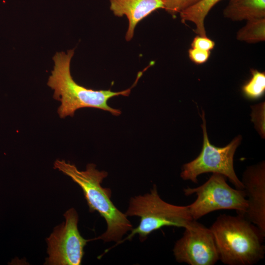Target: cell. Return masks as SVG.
<instances>
[{
    "mask_svg": "<svg viewBox=\"0 0 265 265\" xmlns=\"http://www.w3.org/2000/svg\"><path fill=\"white\" fill-rule=\"evenodd\" d=\"M201 0H164V9L174 17Z\"/></svg>",
    "mask_w": 265,
    "mask_h": 265,
    "instance_id": "obj_15",
    "label": "cell"
},
{
    "mask_svg": "<svg viewBox=\"0 0 265 265\" xmlns=\"http://www.w3.org/2000/svg\"><path fill=\"white\" fill-rule=\"evenodd\" d=\"M241 183L247 197L244 216L256 226L265 236V165L262 162L248 167Z\"/></svg>",
    "mask_w": 265,
    "mask_h": 265,
    "instance_id": "obj_9",
    "label": "cell"
},
{
    "mask_svg": "<svg viewBox=\"0 0 265 265\" xmlns=\"http://www.w3.org/2000/svg\"><path fill=\"white\" fill-rule=\"evenodd\" d=\"M110 9L117 17L126 16L128 27L126 41L133 37L137 25L143 19L159 9H164V0H109Z\"/></svg>",
    "mask_w": 265,
    "mask_h": 265,
    "instance_id": "obj_10",
    "label": "cell"
},
{
    "mask_svg": "<svg viewBox=\"0 0 265 265\" xmlns=\"http://www.w3.org/2000/svg\"><path fill=\"white\" fill-rule=\"evenodd\" d=\"M221 0H201L194 5L180 12L181 21H189L195 26V32L201 36H207L205 19L211 9Z\"/></svg>",
    "mask_w": 265,
    "mask_h": 265,
    "instance_id": "obj_12",
    "label": "cell"
},
{
    "mask_svg": "<svg viewBox=\"0 0 265 265\" xmlns=\"http://www.w3.org/2000/svg\"><path fill=\"white\" fill-rule=\"evenodd\" d=\"M189 59L196 64H202L209 59L211 52L196 48H190L188 51Z\"/></svg>",
    "mask_w": 265,
    "mask_h": 265,
    "instance_id": "obj_16",
    "label": "cell"
},
{
    "mask_svg": "<svg viewBox=\"0 0 265 265\" xmlns=\"http://www.w3.org/2000/svg\"><path fill=\"white\" fill-rule=\"evenodd\" d=\"M176 242L173 254L177 262L189 265H213L219 260L213 235L210 230L193 220Z\"/></svg>",
    "mask_w": 265,
    "mask_h": 265,
    "instance_id": "obj_8",
    "label": "cell"
},
{
    "mask_svg": "<svg viewBox=\"0 0 265 265\" xmlns=\"http://www.w3.org/2000/svg\"><path fill=\"white\" fill-rule=\"evenodd\" d=\"M236 38L248 43L265 41V18L247 21L245 25L237 32Z\"/></svg>",
    "mask_w": 265,
    "mask_h": 265,
    "instance_id": "obj_13",
    "label": "cell"
},
{
    "mask_svg": "<svg viewBox=\"0 0 265 265\" xmlns=\"http://www.w3.org/2000/svg\"><path fill=\"white\" fill-rule=\"evenodd\" d=\"M223 14L233 21L265 18V0H230Z\"/></svg>",
    "mask_w": 265,
    "mask_h": 265,
    "instance_id": "obj_11",
    "label": "cell"
},
{
    "mask_svg": "<svg viewBox=\"0 0 265 265\" xmlns=\"http://www.w3.org/2000/svg\"><path fill=\"white\" fill-rule=\"evenodd\" d=\"M252 77L242 86L245 97L250 100L262 97L265 92V73L256 69H251Z\"/></svg>",
    "mask_w": 265,
    "mask_h": 265,
    "instance_id": "obj_14",
    "label": "cell"
},
{
    "mask_svg": "<svg viewBox=\"0 0 265 265\" xmlns=\"http://www.w3.org/2000/svg\"><path fill=\"white\" fill-rule=\"evenodd\" d=\"M54 168L69 177L80 186L89 212H97L106 220V231L95 239L117 243L124 235L132 229L127 216L111 202L110 189L101 186L103 180L107 176L106 172L99 171L93 163L87 164L85 170L80 171L74 164L58 159L54 162Z\"/></svg>",
    "mask_w": 265,
    "mask_h": 265,
    "instance_id": "obj_2",
    "label": "cell"
},
{
    "mask_svg": "<svg viewBox=\"0 0 265 265\" xmlns=\"http://www.w3.org/2000/svg\"><path fill=\"white\" fill-rule=\"evenodd\" d=\"M210 229L224 264L253 265L264 258L265 236L244 215L220 214Z\"/></svg>",
    "mask_w": 265,
    "mask_h": 265,
    "instance_id": "obj_3",
    "label": "cell"
},
{
    "mask_svg": "<svg viewBox=\"0 0 265 265\" xmlns=\"http://www.w3.org/2000/svg\"><path fill=\"white\" fill-rule=\"evenodd\" d=\"M214 46L215 42L213 40L207 36H201L199 35L193 38L191 43V48L205 51H210Z\"/></svg>",
    "mask_w": 265,
    "mask_h": 265,
    "instance_id": "obj_17",
    "label": "cell"
},
{
    "mask_svg": "<svg viewBox=\"0 0 265 265\" xmlns=\"http://www.w3.org/2000/svg\"><path fill=\"white\" fill-rule=\"evenodd\" d=\"M201 127L203 131V144L199 156L193 160L183 165L181 177L185 181L197 183L199 175L206 173H219L227 178L236 188L243 189L241 181L234 168V156L239 145L241 137L238 136L223 147L212 145L207 134L205 113L203 111Z\"/></svg>",
    "mask_w": 265,
    "mask_h": 265,
    "instance_id": "obj_6",
    "label": "cell"
},
{
    "mask_svg": "<svg viewBox=\"0 0 265 265\" xmlns=\"http://www.w3.org/2000/svg\"><path fill=\"white\" fill-rule=\"evenodd\" d=\"M65 221L55 227L46 239L49 265H80L84 255V247L89 240L84 238L78 227L79 216L74 208L64 214Z\"/></svg>",
    "mask_w": 265,
    "mask_h": 265,
    "instance_id": "obj_7",
    "label": "cell"
},
{
    "mask_svg": "<svg viewBox=\"0 0 265 265\" xmlns=\"http://www.w3.org/2000/svg\"><path fill=\"white\" fill-rule=\"evenodd\" d=\"M125 214L139 217L140 223L118 244L131 240L135 234L138 235L141 241H144L152 232L164 226L185 228L194 220L187 206L175 205L163 200L159 195L156 185L149 193L132 197Z\"/></svg>",
    "mask_w": 265,
    "mask_h": 265,
    "instance_id": "obj_4",
    "label": "cell"
},
{
    "mask_svg": "<svg viewBox=\"0 0 265 265\" xmlns=\"http://www.w3.org/2000/svg\"><path fill=\"white\" fill-rule=\"evenodd\" d=\"M226 177L212 173L204 184L196 187H187L183 191L186 196L196 194L197 198L187 205L192 219L195 220L215 211L234 210L244 215L247 201L244 189L233 188L226 182Z\"/></svg>",
    "mask_w": 265,
    "mask_h": 265,
    "instance_id": "obj_5",
    "label": "cell"
},
{
    "mask_svg": "<svg viewBox=\"0 0 265 265\" xmlns=\"http://www.w3.org/2000/svg\"><path fill=\"white\" fill-rule=\"evenodd\" d=\"M74 54L73 49L68 50L67 53H56L53 57L54 65L47 84L54 91L53 98L61 102L57 109L59 117H73L77 110L83 107L96 108L107 111L115 116L119 115L121 110L110 107L107 103L108 100L119 95L128 96L142 75L138 73L133 85L121 91L87 88L77 83L71 75L70 63Z\"/></svg>",
    "mask_w": 265,
    "mask_h": 265,
    "instance_id": "obj_1",
    "label": "cell"
}]
</instances>
